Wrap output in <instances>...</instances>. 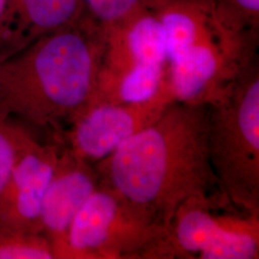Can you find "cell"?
Masks as SVG:
<instances>
[{"label":"cell","mask_w":259,"mask_h":259,"mask_svg":"<svg viewBox=\"0 0 259 259\" xmlns=\"http://www.w3.org/2000/svg\"><path fill=\"white\" fill-rule=\"evenodd\" d=\"M33 134L19 123L0 116V193L21 150Z\"/></svg>","instance_id":"cell-13"},{"label":"cell","mask_w":259,"mask_h":259,"mask_svg":"<svg viewBox=\"0 0 259 259\" xmlns=\"http://www.w3.org/2000/svg\"><path fill=\"white\" fill-rule=\"evenodd\" d=\"M208 113V105L170 103L94 165L100 183L165 231L185 201L225 198L209 157Z\"/></svg>","instance_id":"cell-1"},{"label":"cell","mask_w":259,"mask_h":259,"mask_svg":"<svg viewBox=\"0 0 259 259\" xmlns=\"http://www.w3.org/2000/svg\"><path fill=\"white\" fill-rule=\"evenodd\" d=\"M259 217L225 198H192L181 204L150 258L255 259Z\"/></svg>","instance_id":"cell-5"},{"label":"cell","mask_w":259,"mask_h":259,"mask_svg":"<svg viewBox=\"0 0 259 259\" xmlns=\"http://www.w3.org/2000/svg\"><path fill=\"white\" fill-rule=\"evenodd\" d=\"M12 40L9 1L0 0V55L10 47Z\"/></svg>","instance_id":"cell-15"},{"label":"cell","mask_w":259,"mask_h":259,"mask_svg":"<svg viewBox=\"0 0 259 259\" xmlns=\"http://www.w3.org/2000/svg\"><path fill=\"white\" fill-rule=\"evenodd\" d=\"M99 184L95 166L63 145L40 212L41 233L51 242L57 258H63L70 225Z\"/></svg>","instance_id":"cell-9"},{"label":"cell","mask_w":259,"mask_h":259,"mask_svg":"<svg viewBox=\"0 0 259 259\" xmlns=\"http://www.w3.org/2000/svg\"><path fill=\"white\" fill-rule=\"evenodd\" d=\"M174 100L170 83H167L145 102L93 103L65 132L62 144L77 157L95 165L156 120Z\"/></svg>","instance_id":"cell-7"},{"label":"cell","mask_w":259,"mask_h":259,"mask_svg":"<svg viewBox=\"0 0 259 259\" xmlns=\"http://www.w3.org/2000/svg\"><path fill=\"white\" fill-rule=\"evenodd\" d=\"M223 19L242 34L259 37V0H213Z\"/></svg>","instance_id":"cell-14"},{"label":"cell","mask_w":259,"mask_h":259,"mask_svg":"<svg viewBox=\"0 0 259 259\" xmlns=\"http://www.w3.org/2000/svg\"><path fill=\"white\" fill-rule=\"evenodd\" d=\"M208 150L224 197L259 217L258 56L244 63L230 88L208 105Z\"/></svg>","instance_id":"cell-4"},{"label":"cell","mask_w":259,"mask_h":259,"mask_svg":"<svg viewBox=\"0 0 259 259\" xmlns=\"http://www.w3.org/2000/svg\"><path fill=\"white\" fill-rule=\"evenodd\" d=\"M105 31L88 16L0 58V116L62 143L99 100Z\"/></svg>","instance_id":"cell-2"},{"label":"cell","mask_w":259,"mask_h":259,"mask_svg":"<svg viewBox=\"0 0 259 259\" xmlns=\"http://www.w3.org/2000/svg\"><path fill=\"white\" fill-rule=\"evenodd\" d=\"M0 259H57L42 233L19 230L0 221Z\"/></svg>","instance_id":"cell-11"},{"label":"cell","mask_w":259,"mask_h":259,"mask_svg":"<svg viewBox=\"0 0 259 259\" xmlns=\"http://www.w3.org/2000/svg\"><path fill=\"white\" fill-rule=\"evenodd\" d=\"M89 18L103 30L114 27L142 10L151 8L156 0H80Z\"/></svg>","instance_id":"cell-12"},{"label":"cell","mask_w":259,"mask_h":259,"mask_svg":"<svg viewBox=\"0 0 259 259\" xmlns=\"http://www.w3.org/2000/svg\"><path fill=\"white\" fill-rule=\"evenodd\" d=\"M12 40L0 58L85 17L80 0H8Z\"/></svg>","instance_id":"cell-10"},{"label":"cell","mask_w":259,"mask_h":259,"mask_svg":"<svg viewBox=\"0 0 259 259\" xmlns=\"http://www.w3.org/2000/svg\"><path fill=\"white\" fill-rule=\"evenodd\" d=\"M63 144L33 134L0 193V221L41 233L40 212Z\"/></svg>","instance_id":"cell-8"},{"label":"cell","mask_w":259,"mask_h":259,"mask_svg":"<svg viewBox=\"0 0 259 259\" xmlns=\"http://www.w3.org/2000/svg\"><path fill=\"white\" fill-rule=\"evenodd\" d=\"M164 32L169 83L175 100L217 102L241 66L256 55L258 37L232 27L213 0H156Z\"/></svg>","instance_id":"cell-3"},{"label":"cell","mask_w":259,"mask_h":259,"mask_svg":"<svg viewBox=\"0 0 259 259\" xmlns=\"http://www.w3.org/2000/svg\"><path fill=\"white\" fill-rule=\"evenodd\" d=\"M165 232L100 183L70 225L63 258H150Z\"/></svg>","instance_id":"cell-6"}]
</instances>
